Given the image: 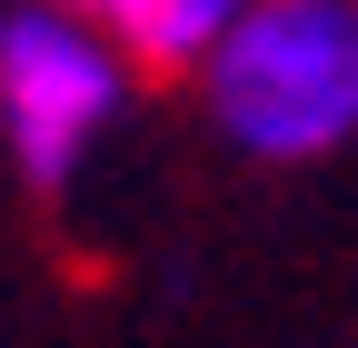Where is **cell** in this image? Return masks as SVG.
<instances>
[{"instance_id":"6da1fadb","label":"cell","mask_w":358,"mask_h":348,"mask_svg":"<svg viewBox=\"0 0 358 348\" xmlns=\"http://www.w3.org/2000/svg\"><path fill=\"white\" fill-rule=\"evenodd\" d=\"M209 140L259 169L358 150V0H249L189 70Z\"/></svg>"},{"instance_id":"7a4b0ae2","label":"cell","mask_w":358,"mask_h":348,"mask_svg":"<svg viewBox=\"0 0 358 348\" xmlns=\"http://www.w3.org/2000/svg\"><path fill=\"white\" fill-rule=\"evenodd\" d=\"M129 90H140L129 50L80 0H10L0 10V150L40 199L80 189V169L110 150Z\"/></svg>"},{"instance_id":"3957f363","label":"cell","mask_w":358,"mask_h":348,"mask_svg":"<svg viewBox=\"0 0 358 348\" xmlns=\"http://www.w3.org/2000/svg\"><path fill=\"white\" fill-rule=\"evenodd\" d=\"M80 10L129 50L140 80H189V70L209 60V40L229 30L249 0H80Z\"/></svg>"}]
</instances>
